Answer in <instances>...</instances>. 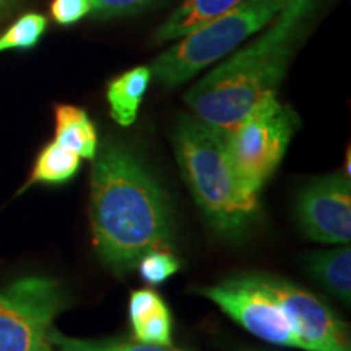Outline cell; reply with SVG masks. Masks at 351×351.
I'll return each mask as SVG.
<instances>
[{
	"label": "cell",
	"instance_id": "1",
	"mask_svg": "<svg viewBox=\"0 0 351 351\" xmlns=\"http://www.w3.org/2000/svg\"><path fill=\"white\" fill-rule=\"evenodd\" d=\"M90 218L96 252L116 275L176 239L168 195L134 148L117 138L108 137L93 158Z\"/></svg>",
	"mask_w": 351,
	"mask_h": 351
},
{
	"label": "cell",
	"instance_id": "2",
	"mask_svg": "<svg viewBox=\"0 0 351 351\" xmlns=\"http://www.w3.org/2000/svg\"><path fill=\"white\" fill-rule=\"evenodd\" d=\"M311 0H289L262 33L231 52L184 96L194 116L230 132L263 96L276 93L301 38Z\"/></svg>",
	"mask_w": 351,
	"mask_h": 351
},
{
	"label": "cell",
	"instance_id": "3",
	"mask_svg": "<svg viewBox=\"0 0 351 351\" xmlns=\"http://www.w3.org/2000/svg\"><path fill=\"white\" fill-rule=\"evenodd\" d=\"M184 182L208 225L219 236L239 239L258 213V197L247 194L228 160L225 132L184 114L173 134Z\"/></svg>",
	"mask_w": 351,
	"mask_h": 351
},
{
	"label": "cell",
	"instance_id": "4",
	"mask_svg": "<svg viewBox=\"0 0 351 351\" xmlns=\"http://www.w3.org/2000/svg\"><path fill=\"white\" fill-rule=\"evenodd\" d=\"M288 3L289 0H244L218 19L176 39L153 60L152 78L165 86L182 85L262 32Z\"/></svg>",
	"mask_w": 351,
	"mask_h": 351
},
{
	"label": "cell",
	"instance_id": "5",
	"mask_svg": "<svg viewBox=\"0 0 351 351\" xmlns=\"http://www.w3.org/2000/svg\"><path fill=\"white\" fill-rule=\"evenodd\" d=\"M298 127L300 117L295 109L283 104L276 93H270L234 129L225 132L228 160L247 194L258 197L278 169Z\"/></svg>",
	"mask_w": 351,
	"mask_h": 351
},
{
	"label": "cell",
	"instance_id": "6",
	"mask_svg": "<svg viewBox=\"0 0 351 351\" xmlns=\"http://www.w3.org/2000/svg\"><path fill=\"white\" fill-rule=\"evenodd\" d=\"M67 304L60 283L46 276L0 289V351H49V332Z\"/></svg>",
	"mask_w": 351,
	"mask_h": 351
},
{
	"label": "cell",
	"instance_id": "7",
	"mask_svg": "<svg viewBox=\"0 0 351 351\" xmlns=\"http://www.w3.org/2000/svg\"><path fill=\"white\" fill-rule=\"evenodd\" d=\"M199 293L257 339L288 348H300V341L283 307L254 271L200 288Z\"/></svg>",
	"mask_w": 351,
	"mask_h": 351
},
{
	"label": "cell",
	"instance_id": "8",
	"mask_svg": "<svg viewBox=\"0 0 351 351\" xmlns=\"http://www.w3.org/2000/svg\"><path fill=\"white\" fill-rule=\"evenodd\" d=\"M256 275L283 307L301 350L351 351L348 327L326 301L282 276Z\"/></svg>",
	"mask_w": 351,
	"mask_h": 351
},
{
	"label": "cell",
	"instance_id": "9",
	"mask_svg": "<svg viewBox=\"0 0 351 351\" xmlns=\"http://www.w3.org/2000/svg\"><path fill=\"white\" fill-rule=\"evenodd\" d=\"M295 215L307 239L322 244H348L351 239L350 174L320 176L301 189Z\"/></svg>",
	"mask_w": 351,
	"mask_h": 351
},
{
	"label": "cell",
	"instance_id": "10",
	"mask_svg": "<svg viewBox=\"0 0 351 351\" xmlns=\"http://www.w3.org/2000/svg\"><path fill=\"white\" fill-rule=\"evenodd\" d=\"M129 319L135 340L173 345V315L163 298L150 288L132 291Z\"/></svg>",
	"mask_w": 351,
	"mask_h": 351
},
{
	"label": "cell",
	"instance_id": "11",
	"mask_svg": "<svg viewBox=\"0 0 351 351\" xmlns=\"http://www.w3.org/2000/svg\"><path fill=\"white\" fill-rule=\"evenodd\" d=\"M306 270L328 295L350 306L351 302V249L341 244L337 249L307 254Z\"/></svg>",
	"mask_w": 351,
	"mask_h": 351
},
{
	"label": "cell",
	"instance_id": "12",
	"mask_svg": "<svg viewBox=\"0 0 351 351\" xmlns=\"http://www.w3.org/2000/svg\"><path fill=\"white\" fill-rule=\"evenodd\" d=\"M152 82L150 67H134L108 83L106 99L109 112L117 124L129 127L137 121L140 104Z\"/></svg>",
	"mask_w": 351,
	"mask_h": 351
},
{
	"label": "cell",
	"instance_id": "13",
	"mask_svg": "<svg viewBox=\"0 0 351 351\" xmlns=\"http://www.w3.org/2000/svg\"><path fill=\"white\" fill-rule=\"evenodd\" d=\"M244 0H184L158 28L155 43H168L186 36L223 13L230 12Z\"/></svg>",
	"mask_w": 351,
	"mask_h": 351
},
{
	"label": "cell",
	"instance_id": "14",
	"mask_svg": "<svg viewBox=\"0 0 351 351\" xmlns=\"http://www.w3.org/2000/svg\"><path fill=\"white\" fill-rule=\"evenodd\" d=\"M54 117V142L80 158L93 160L98 152L99 140L93 121L85 109L72 104H60L56 108Z\"/></svg>",
	"mask_w": 351,
	"mask_h": 351
},
{
	"label": "cell",
	"instance_id": "15",
	"mask_svg": "<svg viewBox=\"0 0 351 351\" xmlns=\"http://www.w3.org/2000/svg\"><path fill=\"white\" fill-rule=\"evenodd\" d=\"M82 158L75 153L65 150L56 142L44 145L34 161L32 176L26 187L33 184H47V186H60L73 179L80 169Z\"/></svg>",
	"mask_w": 351,
	"mask_h": 351
},
{
	"label": "cell",
	"instance_id": "16",
	"mask_svg": "<svg viewBox=\"0 0 351 351\" xmlns=\"http://www.w3.org/2000/svg\"><path fill=\"white\" fill-rule=\"evenodd\" d=\"M49 351H181L171 345L145 343L138 340H82L67 337L54 327L49 332Z\"/></svg>",
	"mask_w": 351,
	"mask_h": 351
},
{
	"label": "cell",
	"instance_id": "17",
	"mask_svg": "<svg viewBox=\"0 0 351 351\" xmlns=\"http://www.w3.org/2000/svg\"><path fill=\"white\" fill-rule=\"evenodd\" d=\"M47 29V19L41 13H25L0 34V52L29 51L41 41Z\"/></svg>",
	"mask_w": 351,
	"mask_h": 351
},
{
	"label": "cell",
	"instance_id": "18",
	"mask_svg": "<svg viewBox=\"0 0 351 351\" xmlns=\"http://www.w3.org/2000/svg\"><path fill=\"white\" fill-rule=\"evenodd\" d=\"M181 262L168 249H153L140 257L137 270L143 282L148 285H161L178 274Z\"/></svg>",
	"mask_w": 351,
	"mask_h": 351
},
{
	"label": "cell",
	"instance_id": "19",
	"mask_svg": "<svg viewBox=\"0 0 351 351\" xmlns=\"http://www.w3.org/2000/svg\"><path fill=\"white\" fill-rule=\"evenodd\" d=\"M155 0H91V16L99 20L124 19L150 7Z\"/></svg>",
	"mask_w": 351,
	"mask_h": 351
},
{
	"label": "cell",
	"instance_id": "20",
	"mask_svg": "<svg viewBox=\"0 0 351 351\" xmlns=\"http://www.w3.org/2000/svg\"><path fill=\"white\" fill-rule=\"evenodd\" d=\"M91 13V0H52L51 16L62 26L75 25Z\"/></svg>",
	"mask_w": 351,
	"mask_h": 351
},
{
	"label": "cell",
	"instance_id": "21",
	"mask_svg": "<svg viewBox=\"0 0 351 351\" xmlns=\"http://www.w3.org/2000/svg\"><path fill=\"white\" fill-rule=\"evenodd\" d=\"M16 3H19V0H0V19L5 16L8 12H12Z\"/></svg>",
	"mask_w": 351,
	"mask_h": 351
}]
</instances>
